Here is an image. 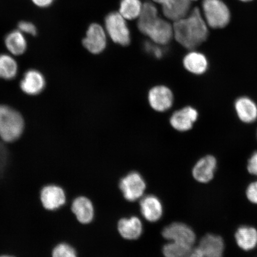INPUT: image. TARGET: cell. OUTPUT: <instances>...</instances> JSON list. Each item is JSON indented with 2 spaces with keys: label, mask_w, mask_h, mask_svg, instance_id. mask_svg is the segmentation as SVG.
<instances>
[{
  "label": "cell",
  "mask_w": 257,
  "mask_h": 257,
  "mask_svg": "<svg viewBox=\"0 0 257 257\" xmlns=\"http://www.w3.org/2000/svg\"><path fill=\"white\" fill-rule=\"evenodd\" d=\"M173 37L183 47L194 50L207 40L208 26L197 8L173 25Z\"/></svg>",
  "instance_id": "6da1fadb"
},
{
  "label": "cell",
  "mask_w": 257,
  "mask_h": 257,
  "mask_svg": "<svg viewBox=\"0 0 257 257\" xmlns=\"http://www.w3.org/2000/svg\"><path fill=\"white\" fill-rule=\"evenodd\" d=\"M138 28L154 43L162 46L168 44L173 37V26L159 17L155 5L151 2L143 5L138 17Z\"/></svg>",
  "instance_id": "7a4b0ae2"
},
{
  "label": "cell",
  "mask_w": 257,
  "mask_h": 257,
  "mask_svg": "<svg viewBox=\"0 0 257 257\" xmlns=\"http://www.w3.org/2000/svg\"><path fill=\"white\" fill-rule=\"evenodd\" d=\"M25 120L20 112L11 106L0 104V141L12 143L24 134Z\"/></svg>",
  "instance_id": "3957f363"
},
{
  "label": "cell",
  "mask_w": 257,
  "mask_h": 257,
  "mask_svg": "<svg viewBox=\"0 0 257 257\" xmlns=\"http://www.w3.org/2000/svg\"><path fill=\"white\" fill-rule=\"evenodd\" d=\"M204 18L209 27H226L230 20L229 8L221 0H204L202 3Z\"/></svg>",
  "instance_id": "277c9868"
},
{
  "label": "cell",
  "mask_w": 257,
  "mask_h": 257,
  "mask_svg": "<svg viewBox=\"0 0 257 257\" xmlns=\"http://www.w3.org/2000/svg\"><path fill=\"white\" fill-rule=\"evenodd\" d=\"M106 31L115 43L126 46L130 44L131 36L125 19L119 13L112 12L105 18Z\"/></svg>",
  "instance_id": "5b68a950"
},
{
  "label": "cell",
  "mask_w": 257,
  "mask_h": 257,
  "mask_svg": "<svg viewBox=\"0 0 257 257\" xmlns=\"http://www.w3.org/2000/svg\"><path fill=\"white\" fill-rule=\"evenodd\" d=\"M40 198L44 208L50 211L59 210L66 202L65 191L61 186L55 184L44 186L41 189Z\"/></svg>",
  "instance_id": "8992f818"
},
{
  "label": "cell",
  "mask_w": 257,
  "mask_h": 257,
  "mask_svg": "<svg viewBox=\"0 0 257 257\" xmlns=\"http://www.w3.org/2000/svg\"><path fill=\"white\" fill-rule=\"evenodd\" d=\"M119 188L126 200L136 201L143 195L146 184L142 176L134 172L121 179Z\"/></svg>",
  "instance_id": "52a82bcc"
},
{
  "label": "cell",
  "mask_w": 257,
  "mask_h": 257,
  "mask_svg": "<svg viewBox=\"0 0 257 257\" xmlns=\"http://www.w3.org/2000/svg\"><path fill=\"white\" fill-rule=\"evenodd\" d=\"M166 239L189 246L194 245L196 236L190 227L181 223H173L166 227L162 232Z\"/></svg>",
  "instance_id": "ba28073f"
},
{
  "label": "cell",
  "mask_w": 257,
  "mask_h": 257,
  "mask_svg": "<svg viewBox=\"0 0 257 257\" xmlns=\"http://www.w3.org/2000/svg\"><path fill=\"white\" fill-rule=\"evenodd\" d=\"M82 43L90 53L94 54L101 53L107 44V37L104 29L97 24L90 25Z\"/></svg>",
  "instance_id": "9c48e42d"
},
{
  "label": "cell",
  "mask_w": 257,
  "mask_h": 257,
  "mask_svg": "<svg viewBox=\"0 0 257 257\" xmlns=\"http://www.w3.org/2000/svg\"><path fill=\"white\" fill-rule=\"evenodd\" d=\"M46 86V80L43 74L36 69L27 70L20 82L22 91L31 96L40 94Z\"/></svg>",
  "instance_id": "30bf717a"
},
{
  "label": "cell",
  "mask_w": 257,
  "mask_h": 257,
  "mask_svg": "<svg viewBox=\"0 0 257 257\" xmlns=\"http://www.w3.org/2000/svg\"><path fill=\"white\" fill-rule=\"evenodd\" d=\"M162 5L166 18L176 21L187 16L190 12V0H154Z\"/></svg>",
  "instance_id": "8fae6325"
},
{
  "label": "cell",
  "mask_w": 257,
  "mask_h": 257,
  "mask_svg": "<svg viewBox=\"0 0 257 257\" xmlns=\"http://www.w3.org/2000/svg\"><path fill=\"white\" fill-rule=\"evenodd\" d=\"M149 103L154 110L163 112L171 108L173 102V94L165 86H157L150 90L149 94Z\"/></svg>",
  "instance_id": "7c38bea8"
},
{
  "label": "cell",
  "mask_w": 257,
  "mask_h": 257,
  "mask_svg": "<svg viewBox=\"0 0 257 257\" xmlns=\"http://www.w3.org/2000/svg\"><path fill=\"white\" fill-rule=\"evenodd\" d=\"M198 118V111L195 108L188 106L175 112L170 121L176 130L186 132L191 130Z\"/></svg>",
  "instance_id": "4fadbf2b"
},
{
  "label": "cell",
  "mask_w": 257,
  "mask_h": 257,
  "mask_svg": "<svg viewBox=\"0 0 257 257\" xmlns=\"http://www.w3.org/2000/svg\"><path fill=\"white\" fill-rule=\"evenodd\" d=\"M217 168V160L213 156L202 157L196 163L192 170V175L201 183H207L213 178Z\"/></svg>",
  "instance_id": "5bb4252c"
},
{
  "label": "cell",
  "mask_w": 257,
  "mask_h": 257,
  "mask_svg": "<svg viewBox=\"0 0 257 257\" xmlns=\"http://www.w3.org/2000/svg\"><path fill=\"white\" fill-rule=\"evenodd\" d=\"M234 109L239 119L243 123L250 124L257 120V104L248 96L237 98L234 102Z\"/></svg>",
  "instance_id": "9a60e30c"
},
{
  "label": "cell",
  "mask_w": 257,
  "mask_h": 257,
  "mask_svg": "<svg viewBox=\"0 0 257 257\" xmlns=\"http://www.w3.org/2000/svg\"><path fill=\"white\" fill-rule=\"evenodd\" d=\"M183 64L187 71L196 75H203L207 72L209 67L207 57L204 54L194 50L186 54Z\"/></svg>",
  "instance_id": "2e32d148"
},
{
  "label": "cell",
  "mask_w": 257,
  "mask_h": 257,
  "mask_svg": "<svg viewBox=\"0 0 257 257\" xmlns=\"http://www.w3.org/2000/svg\"><path fill=\"white\" fill-rule=\"evenodd\" d=\"M140 207L143 216L150 222H155L162 216V202L156 196L150 195L144 197L140 202Z\"/></svg>",
  "instance_id": "e0dca14e"
},
{
  "label": "cell",
  "mask_w": 257,
  "mask_h": 257,
  "mask_svg": "<svg viewBox=\"0 0 257 257\" xmlns=\"http://www.w3.org/2000/svg\"><path fill=\"white\" fill-rule=\"evenodd\" d=\"M204 257H223L224 245L222 238L214 234H208L202 237L199 244Z\"/></svg>",
  "instance_id": "ac0fdd59"
},
{
  "label": "cell",
  "mask_w": 257,
  "mask_h": 257,
  "mask_svg": "<svg viewBox=\"0 0 257 257\" xmlns=\"http://www.w3.org/2000/svg\"><path fill=\"white\" fill-rule=\"evenodd\" d=\"M71 210L80 223H91L94 216V209L91 201L85 197H79L73 200Z\"/></svg>",
  "instance_id": "d6986e66"
},
{
  "label": "cell",
  "mask_w": 257,
  "mask_h": 257,
  "mask_svg": "<svg viewBox=\"0 0 257 257\" xmlns=\"http://www.w3.org/2000/svg\"><path fill=\"white\" fill-rule=\"evenodd\" d=\"M118 230L124 239H137L143 233V224L137 217L121 218L118 221Z\"/></svg>",
  "instance_id": "ffe728a7"
},
{
  "label": "cell",
  "mask_w": 257,
  "mask_h": 257,
  "mask_svg": "<svg viewBox=\"0 0 257 257\" xmlns=\"http://www.w3.org/2000/svg\"><path fill=\"white\" fill-rule=\"evenodd\" d=\"M235 239L241 249L252 250L257 245V230L252 227H240L236 231Z\"/></svg>",
  "instance_id": "44dd1931"
},
{
  "label": "cell",
  "mask_w": 257,
  "mask_h": 257,
  "mask_svg": "<svg viewBox=\"0 0 257 257\" xmlns=\"http://www.w3.org/2000/svg\"><path fill=\"white\" fill-rule=\"evenodd\" d=\"M5 45L13 56H21L27 49V42L23 33L19 30L9 33L5 38Z\"/></svg>",
  "instance_id": "7402d4cb"
},
{
  "label": "cell",
  "mask_w": 257,
  "mask_h": 257,
  "mask_svg": "<svg viewBox=\"0 0 257 257\" xmlns=\"http://www.w3.org/2000/svg\"><path fill=\"white\" fill-rule=\"evenodd\" d=\"M18 69V64L13 56L6 54H0V79L6 80L15 79Z\"/></svg>",
  "instance_id": "603a6c76"
},
{
  "label": "cell",
  "mask_w": 257,
  "mask_h": 257,
  "mask_svg": "<svg viewBox=\"0 0 257 257\" xmlns=\"http://www.w3.org/2000/svg\"><path fill=\"white\" fill-rule=\"evenodd\" d=\"M142 8L140 0H121L119 14L125 19L133 20L139 17Z\"/></svg>",
  "instance_id": "cb8c5ba5"
},
{
  "label": "cell",
  "mask_w": 257,
  "mask_h": 257,
  "mask_svg": "<svg viewBox=\"0 0 257 257\" xmlns=\"http://www.w3.org/2000/svg\"><path fill=\"white\" fill-rule=\"evenodd\" d=\"M192 249L191 246L172 241L163 246V252L165 257H186Z\"/></svg>",
  "instance_id": "d4e9b609"
},
{
  "label": "cell",
  "mask_w": 257,
  "mask_h": 257,
  "mask_svg": "<svg viewBox=\"0 0 257 257\" xmlns=\"http://www.w3.org/2000/svg\"><path fill=\"white\" fill-rule=\"evenodd\" d=\"M51 255L52 257H78L73 247L65 242L57 244L51 252Z\"/></svg>",
  "instance_id": "484cf974"
},
{
  "label": "cell",
  "mask_w": 257,
  "mask_h": 257,
  "mask_svg": "<svg viewBox=\"0 0 257 257\" xmlns=\"http://www.w3.org/2000/svg\"><path fill=\"white\" fill-rule=\"evenodd\" d=\"M19 30L22 33L27 34L35 36L37 35V31L36 27L34 24L28 22H21L18 25Z\"/></svg>",
  "instance_id": "4316f807"
},
{
  "label": "cell",
  "mask_w": 257,
  "mask_h": 257,
  "mask_svg": "<svg viewBox=\"0 0 257 257\" xmlns=\"http://www.w3.org/2000/svg\"><path fill=\"white\" fill-rule=\"evenodd\" d=\"M3 143L0 141V176L5 171L8 159V150Z\"/></svg>",
  "instance_id": "83f0119b"
},
{
  "label": "cell",
  "mask_w": 257,
  "mask_h": 257,
  "mask_svg": "<svg viewBox=\"0 0 257 257\" xmlns=\"http://www.w3.org/2000/svg\"><path fill=\"white\" fill-rule=\"evenodd\" d=\"M246 196L250 202L257 204V181L248 186L246 190Z\"/></svg>",
  "instance_id": "f1b7e54d"
},
{
  "label": "cell",
  "mask_w": 257,
  "mask_h": 257,
  "mask_svg": "<svg viewBox=\"0 0 257 257\" xmlns=\"http://www.w3.org/2000/svg\"><path fill=\"white\" fill-rule=\"evenodd\" d=\"M247 169L250 174L257 176V152L253 153L250 156Z\"/></svg>",
  "instance_id": "f546056e"
},
{
  "label": "cell",
  "mask_w": 257,
  "mask_h": 257,
  "mask_svg": "<svg viewBox=\"0 0 257 257\" xmlns=\"http://www.w3.org/2000/svg\"><path fill=\"white\" fill-rule=\"evenodd\" d=\"M32 1L39 7L46 8L52 4L54 0H32Z\"/></svg>",
  "instance_id": "4dcf8cb0"
},
{
  "label": "cell",
  "mask_w": 257,
  "mask_h": 257,
  "mask_svg": "<svg viewBox=\"0 0 257 257\" xmlns=\"http://www.w3.org/2000/svg\"><path fill=\"white\" fill-rule=\"evenodd\" d=\"M186 257H204V256L201 250L198 246L196 248L192 249L191 252L189 253V254Z\"/></svg>",
  "instance_id": "1f68e13d"
},
{
  "label": "cell",
  "mask_w": 257,
  "mask_h": 257,
  "mask_svg": "<svg viewBox=\"0 0 257 257\" xmlns=\"http://www.w3.org/2000/svg\"><path fill=\"white\" fill-rule=\"evenodd\" d=\"M0 257H15V256L11 255L3 254V255H0Z\"/></svg>",
  "instance_id": "d6a6232c"
},
{
  "label": "cell",
  "mask_w": 257,
  "mask_h": 257,
  "mask_svg": "<svg viewBox=\"0 0 257 257\" xmlns=\"http://www.w3.org/2000/svg\"><path fill=\"white\" fill-rule=\"evenodd\" d=\"M240 1L243 2H248L252 1V0H240Z\"/></svg>",
  "instance_id": "836d02e7"
},
{
  "label": "cell",
  "mask_w": 257,
  "mask_h": 257,
  "mask_svg": "<svg viewBox=\"0 0 257 257\" xmlns=\"http://www.w3.org/2000/svg\"><path fill=\"white\" fill-rule=\"evenodd\" d=\"M191 2L197 1V0H190Z\"/></svg>",
  "instance_id": "e575fe53"
},
{
  "label": "cell",
  "mask_w": 257,
  "mask_h": 257,
  "mask_svg": "<svg viewBox=\"0 0 257 257\" xmlns=\"http://www.w3.org/2000/svg\"><path fill=\"white\" fill-rule=\"evenodd\" d=\"M256 136H257V134H256Z\"/></svg>",
  "instance_id": "d590c367"
}]
</instances>
